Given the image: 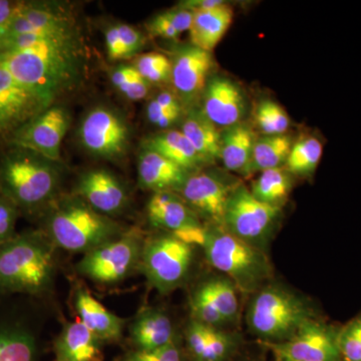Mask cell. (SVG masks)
Masks as SVG:
<instances>
[{
    "mask_svg": "<svg viewBox=\"0 0 361 361\" xmlns=\"http://www.w3.org/2000/svg\"><path fill=\"white\" fill-rule=\"evenodd\" d=\"M77 28L58 33L0 59L23 87L54 104L56 97L75 89L84 73V51Z\"/></svg>",
    "mask_w": 361,
    "mask_h": 361,
    "instance_id": "obj_1",
    "label": "cell"
},
{
    "mask_svg": "<svg viewBox=\"0 0 361 361\" xmlns=\"http://www.w3.org/2000/svg\"><path fill=\"white\" fill-rule=\"evenodd\" d=\"M61 168L30 149L13 147L0 160V195L33 212L51 205L61 187Z\"/></svg>",
    "mask_w": 361,
    "mask_h": 361,
    "instance_id": "obj_2",
    "label": "cell"
},
{
    "mask_svg": "<svg viewBox=\"0 0 361 361\" xmlns=\"http://www.w3.org/2000/svg\"><path fill=\"white\" fill-rule=\"evenodd\" d=\"M54 273V245L47 235L25 233L0 244V290L42 293Z\"/></svg>",
    "mask_w": 361,
    "mask_h": 361,
    "instance_id": "obj_3",
    "label": "cell"
},
{
    "mask_svg": "<svg viewBox=\"0 0 361 361\" xmlns=\"http://www.w3.org/2000/svg\"><path fill=\"white\" fill-rule=\"evenodd\" d=\"M51 205L45 218V235L59 248L87 253L122 235L118 223L97 212L77 195Z\"/></svg>",
    "mask_w": 361,
    "mask_h": 361,
    "instance_id": "obj_4",
    "label": "cell"
},
{
    "mask_svg": "<svg viewBox=\"0 0 361 361\" xmlns=\"http://www.w3.org/2000/svg\"><path fill=\"white\" fill-rule=\"evenodd\" d=\"M203 249L207 260L231 278L242 291L257 290L271 276L269 261L261 249L242 241L222 227L211 225Z\"/></svg>",
    "mask_w": 361,
    "mask_h": 361,
    "instance_id": "obj_5",
    "label": "cell"
},
{
    "mask_svg": "<svg viewBox=\"0 0 361 361\" xmlns=\"http://www.w3.org/2000/svg\"><path fill=\"white\" fill-rule=\"evenodd\" d=\"M311 319L307 306L290 292L270 286L262 289L248 310V325L256 336L284 341Z\"/></svg>",
    "mask_w": 361,
    "mask_h": 361,
    "instance_id": "obj_6",
    "label": "cell"
},
{
    "mask_svg": "<svg viewBox=\"0 0 361 361\" xmlns=\"http://www.w3.org/2000/svg\"><path fill=\"white\" fill-rule=\"evenodd\" d=\"M192 259L193 247L172 234L148 240L140 262L149 284L161 293H168L186 279Z\"/></svg>",
    "mask_w": 361,
    "mask_h": 361,
    "instance_id": "obj_7",
    "label": "cell"
},
{
    "mask_svg": "<svg viewBox=\"0 0 361 361\" xmlns=\"http://www.w3.org/2000/svg\"><path fill=\"white\" fill-rule=\"evenodd\" d=\"M142 244L137 233H126L85 254L78 272L102 284L122 281L141 261Z\"/></svg>",
    "mask_w": 361,
    "mask_h": 361,
    "instance_id": "obj_8",
    "label": "cell"
},
{
    "mask_svg": "<svg viewBox=\"0 0 361 361\" xmlns=\"http://www.w3.org/2000/svg\"><path fill=\"white\" fill-rule=\"evenodd\" d=\"M280 214V207L258 201L245 186L238 185L228 199L223 228L242 241L259 248L270 236Z\"/></svg>",
    "mask_w": 361,
    "mask_h": 361,
    "instance_id": "obj_9",
    "label": "cell"
},
{
    "mask_svg": "<svg viewBox=\"0 0 361 361\" xmlns=\"http://www.w3.org/2000/svg\"><path fill=\"white\" fill-rule=\"evenodd\" d=\"M78 133L85 151L97 158L120 160L129 149V123L120 113L106 106L92 109Z\"/></svg>",
    "mask_w": 361,
    "mask_h": 361,
    "instance_id": "obj_10",
    "label": "cell"
},
{
    "mask_svg": "<svg viewBox=\"0 0 361 361\" xmlns=\"http://www.w3.org/2000/svg\"><path fill=\"white\" fill-rule=\"evenodd\" d=\"M71 116L63 106H52L16 130L7 141L54 161H61V144L70 129Z\"/></svg>",
    "mask_w": 361,
    "mask_h": 361,
    "instance_id": "obj_11",
    "label": "cell"
},
{
    "mask_svg": "<svg viewBox=\"0 0 361 361\" xmlns=\"http://www.w3.org/2000/svg\"><path fill=\"white\" fill-rule=\"evenodd\" d=\"M51 106L0 65V140H8L16 130Z\"/></svg>",
    "mask_w": 361,
    "mask_h": 361,
    "instance_id": "obj_12",
    "label": "cell"
},
{
    "mask_svg": "<svg viewBox=\"0 0 361 361\" xmlns=\"http://www.w3.org/2000/svg\"><path fill=\"white\" fill-rule=\"evenodd\" d=\"M277 360L292 361H339L337 336L322 323L307 320L295 334L284 341L271 342Z\"/></svg>",
    "mask_w": 361,
    "mask_h": 361,
    "instance_id": "obj_13",
    "label": "cell"
},
{
    "mask_svg": "<svg viewBox=\"0 0 361 361\" xmlns=\"http://www.w3.org/2000/svg\"><path fill=\"white\" fill-rule=\"evenodd\" d=\"M171 59V82L183 106L195 108L205 90L213 71L214 59L210 51L194 45H185L174 52Z\"/></svg>",
    "mask_w": 361,
    "mask_h": 361,
    "instance_id": "obj_14",
    "label": "cell"
},
{
    "mask_svg": "<svg viewBox=\"0 0 361 361\" xmlns=\"http://www.w3.org/2000/svg\"><path fill=\"white\" fill-rule=\"evenodd\" d=\"M234 188L213 173L197 172L189 175L179 192L183 200L197 216L223 228L226 206Z\"/></svg>",
    "mask_w": 361,
    "mask_h": 361,
    "instance_id": "obj_15",
    "label": "cell"
},
{
    "mask_svg": "<svg viewBox=\"0 0 361 361\" xmlns=\"http://www.w3.org/2000/svg\"><path fill=\"white\" fill-rule=\"evenodd\" d=\"M201 110L216 127L230 128L242 123L247 103L243 90L223 75L209 78L201 97Z\"/></svg>",
    "mask_w": 361,
    "mask_h": 361,
    "instance_id": "obj_16",
    "label": "cell"
},
{
    "mask_svg": "<svg viewBox=\"0 0 361 361\" xmlns=\"http://www.w3.org/2000/svg\"><path fill=\"white\" fill-rule=\"evenodd\" d=\"M75 195L108 217L123 212L129 202L125 185L106 169H92L80 176Z\"/></svg>",
    "mask_w": 361,
    "mask_h": 361,
    "instance_id": "obj_17",
    "label": "cell"
},
{
    "mask_svg": "<svg viewBox=\"0 0 361 361\" xmlns=\"http://www.w3.org/2000/svg\"><path fill=\"white\" fill-rule=\"evenodd\" d=\"M139 184L151 191L179 192L190 173L152 149L142 148L137 163Z\"/></svg>",
    "mask_w": 361,
    "mask_h": 361,
    "instance_id": "obj_18",
    "label": "cell"
},
{
    "mask_svg": "<svg viewBox=\"0 0 361 361\" xmlns=\"http://www.w3.org/2000/svg\"><path fill=\"white\" fill-rule=\"evenodd\" d=\"M147 215L152 225L172 233L200 225L198 216L176 192L154 193L147 205Z\"/></svg>",
    "mask_w": 361,
    "mask_h": 361,
    "instance_id": "obj_19",
    "label": "cell"
},
{
    "mask_svg": "<svg viewBox=\"0 0 361 361\" xmlns=\"http://www.w3.org/2000/svg\"><path fill=\"white\" fill-rule=\"evenodd\" d=\"M54 361H103L102 341L78 320L68 323L54 345Z\"/></svg>",
    "mask_w": 361,
    "mask_h": 361,
    "instance_id": "obj_20",
    "label": "cell"
},
{
    "mask_svg": "<svg viewBox=\"0 0 361 361\" xmlns=\"http://www.w3.org/2000/svg\"><path fill=\"white\" fill-rule=\"evenodd\" d=\"M75 306L80 322L102 342L118 341L122 336L123 320L106 310L89 291L80 289L77 292Z\"/></svg>",
    "mask_w": 361,
    "mask_h": 361,
    "instance_id": "obj_21",
    "label": "cell"
},
{
    "mask_svg": "<svg viewBox=\"0 0 361 361\" xmlns=\"http://www.w3.org/2000/svg\"><path fill=\"white\" fill-rule=\"evenodd\" d=\"M234 13L225 4L208 11H194L190 27L192 45L206 51H212L232 25Z\"/></svg>",
    "mask_w": 361,
    "mask_h": 361,
    "instance_id": "obj_22",
    "label": "cell"
},
{
    "mask_svg": "<svg viewBox=\"0 0 361 361\" xmlns=\"http://www.w3.org/2000/svg\"><path fill=\"white\" fill-rule=\"evenodd\" d=\"M180 132L206 164L220 159L221 134L201 109L192 108L188 111Z\"/></svg>",
    "mask_w": 361,
    "mask_h": 361,
    "instance_id": "obj_23",
    "label": "cell"
},
{
    "mask_svg": "<svg viewBox=\"0 0 361 361\" xmlns=\"http://www.w3.org/2000/svg\"><path fill=\"white\" fill-rule=\"evenodd\" d=\"M142 146L165 157L189 173L206 164L180 130H168L151 135L142 142Z\"/></svg>",
    "mask_w": 361,
    "mask_h": 361,
    "instance_id": "obj_24",
    "label": "cell"
},
{
    "mask_svg": "<svg viewBox=\"0 0 361 361\" xmlns=\"http://www.w3.org/2000/svg\"><path fill=\"white\" fill-rule=\"evenodd\" d=\"M130 334L137 350H156L174 341L170 318L154 308L140 313L133 323Z\"/></svg>",
    "mask_w": 361,
    "mask_h": 361,
    "instance_id": "obj_25",
    "label": "cell"
},
{
    "mask_svg": "<svg viewBox=\"0 0 361 361\" xmlns=\"http://www.w3.org/2000/svg\"><path fill=\"white\" fill-rule=\"evenodd\" d=\"M257 139L254 130L245 123L227 128L221 134L220 159L225 168L243 174Z\"/></svg>",
    "mask_w": 361,
    "mask_h": 361,
    "instance_id": "obj_26",
    "label": "cell"
},
{
    "mask_svg": "<svg viewBox=\"0 0 361 361\" xmlns=\"http://www.w3.org/2000/svg\"><path fill=\"white\" fill-rule=\"evenodd\" d=\"M293 141L290 135H264L254 145L250 161L243 175L250 176L271 169L281 168L290 154Z\"/></svg>",
    "mask_w": 361,
    "mask_h": 361,
    "instance_id": "obj_27",
    "label": "cell"
},
{
    "mask_svg": "<svg viewBox=\"0 0 361 361\" xmlns=\"http://www.w3.org/2000/svg\"><path fill=\"white\" fill-rule=\"evenodd\" d=\"M291 189L290 173L281 167L261 173L252 185L251 193L262 203L281 208L282 204L288 198Z\"/></svg>",
    "mask_w": 361,
    "mask_h": 361,
    "instance_id": "obj_28",
    "label": "cell"
},
{
    "mask_svg": "<svg viewBox=\"0 0 361 361\" xmlns=\"http://www.w3.org/2000/svg\"><path fill=\"white\" fill-rule=\"evenodd\" d=\"M323 155V142L319 137L308 135L292 146L287 159L286 170L290 174L311 175L315 172Z\"/></svg>",
    "mask_w": 361,
    "mask_h": 361,
    "instance_id": "obj_29",
    "label": "cell"
},
{
    "mask_svg": "<svg viewBox=\"0 0 361 361\" xmlns=\"http://www.w3.org/2000/svg\"><path fill=\"white\" fill-rule=\"evenodd\" d=\"M35 339L25 330L0 329V361H33Z\"/></svg>",
    "mask_w": 361,
    "mask_h": 361,
    "instance_id": "obj_30",
    "label": "cell"
},
{
    "mask_svg": "<svg viewBox=\"0 0 361 361\" xmlns=\"http://www.w3.org/2000/svg\"><path fill=\"white\" fill-rule=\"evenodd\" d=\"M215 307L225 322L234 319L238 312V298L232 282L226 279H214L202 285Z\"/></svg>",
    "mask_w": 361,
    "mask_h": 361,
    "instance_id": "obj_31",
    "label": "cell"
},
{
    "mask_svg": "<svg viewBox=\"0 0 361 361\" xmlns=\"http://www.w3.org/2000/svg\"><path fill=\"white\" fill-rule=\"evenodd\" d=\"M254 118L259 130L265 135H285L290 127V118L286 111L268 99L258 104Z\"/></svg>",
    "mask_w": 361,
    "mask_h": 361,
    "instance_id": "obj_32",
    "label": "cell"
},
{
    "mask_svg": "<svg viewBox=\"0 0 361 361\" xmlns=\"http://www.w3.org/2000/svg\"><path fill=\"white\" fill-rule=\"evenodd\" d=\"M133 66L151 85L163 84L171 80L172 63L168 56L160 52L141 54L135 59Z\"/></svg>",
    "mask_w": 361,
    "mask_h": 361,
    "instance_id": "obj_33",
    "label": "cell"
},
{
    "mask_svg": "<svg viewBox=\"0 0 361 361\" xmlns=\"http://www.w3.org/2000/svg\"><path fill=\"white\" fill-rule=\"evenodd\" d=\"M337 344L344 360L361 361V314L337 334Z\"/></svg>",
    "mask_w": 361,
    "mask_h": 361,
    "instance_id": "obj_34",
    "label": "cell"
},
{
    "mask_svg": "<svg viewBox=\"0 0 361 361\" xmlns=\"http://www.w3.org/2000/svg\"><path fill=\"white\" fill-rule=\"evenodd\" d=\"M191 310L193 313L195 320L209 325V326H216L221 323H224L225 319L220 314L219 311L215 307L212 301L210 300L208 295L203 289L199 288L195 292L191 300Z\"/></svg>",
    "mask_w": 361,
    "mask_h": 361,
    "instance_id": "obj_35",
    "label": "cell"
},
{
    "mask_svg": "<svg viewBox=\"0 0 361 361\" xmlns=\"http://www.w3.org/2000/svg\"><path fill=\"white\" fill-rule=\"evenodd\" d=\"M231 349V341L213 326L207 329L206 344L200 361H222Z\"/></svg>",
    "mask_w": 361,
    "mask_h": 361,
    "instance_id": "obj_36",
    "label": "cell"
},
{
    "mask_svg": "<svg viewBox=\"0 0 361 361\" xmlns=\"http://www.w3.org/2000/svg\"><path fill=\"white\" fill-rule=\"evenodd\" d=\"M18 212L13 202L0 195V244L13 238Z\"/></svg>",
    "mask_w": 361,
    "mask_h": 361,
    "instance_id": "obj_37",
    "label": "cell"
},
{
    "mask_svg": "<svg viewBox=\"0 0 361 361\" xmlns=\"http://www.w3.org/2000/svg\"><path fill=\"white\" fill-rule=\"evenodd\" d=\"M123 361H182L179 348L174 341L156 350H135L126 356Z\"/></svg>",
    "mask_w": 361,
    "mask_h": 361,
    "instance_id": "obj_38",
    "label": "cell"
},
{
    "mask_svg": "<svg viewBox=\"0 0 361 361\" xmlns=\"http://www.w3.org/2000/svg\"><path fill=\"white\" fill-rule=\"evenodd\" d=\"M147 30L152 37H161L166 39H177L180 32L176 27L174 23L168 16L167 11L157 14L147 23Z\"/></svg>",
    "mask_w": 361,
    "mask_h": 361,
    "instance_id": "obj_39",
    "label": "cell"
},
{
    "mask_svg": "<svg viewBox=\"0 0 361 361\" xmlns=\"http://www.w3.org/2000/svg\"><path fill=\"white\" fill-rule=\"evenodd\" d=\"M118 28L128 59L133 58L139 54L146 44V37L139 30L130 25L118 23Z\"/></svg>",
    "mask_w": 361,
    "mask_h": 361,
    "instance_id": "obj_40",
    "label": "cell"
},
{
    "mask_svg": "<svg viewBox=\"0 0 361 361\" xmlns=\"http://www.w3.org/2000/svg\"><path fill=\"white\" fill-rule=\"evenodd\" d=\"M104 37H106V52L111 61L128 59L125 47H123L122 39H121L120 32H118V25H111L110 27H108L104 32Z\"/></svg>",
    "mask_w": 361,
    "mask_h": 361,
    "instance_id": "obj_41",
    "label": "cell"
},
{
    "mask_svg": "<svg viewBox=\"0 0 361 361\" xmlns=\"http://www.w3.org/2000/svg\"><path fill=\"white\" fill-rule=\"evenodd\" d=\"M207 231H208V228L203 227L200 224L184 228V229L172 233V234L176 238L180 240L188 245L203 247L206 242Z\"/></svg>",
    "mask_w": 361,
    "mask_h": 361,
    "instance_id": "obj_42",
    "label": "cell"
},
{
    "mask_svg": "<svg viewBox=\"0 0 361 361\" xmlns=\"http://www.w3.org/2000/svg\"><path fill=\"white\" fill-rule=\"evenodd\" d=\"M137 71L134 66L122 65L116 66L111 73V80L114 87L122 94H125L133 78L137 75Z\"/></svg>",
    "mask_w": 361,
    "mask_h": 361,
    "instance_id": "obj_43",
    "label": "cell"
},
{
    "mask_svg": "<svg viewBox=\"0 0 361 361\" xmlns=\"http://www.w3.org/2000/svg\"><path fill=\"white\" fill-rule=\"evenodd\" d=\"M149 89H151V84L137 71L123 96L130 101H141L148 97Z\"/></svg>",
    "mask_w": 361,
    "mask_h": 361,
    "instance_id": "obj_44",
    "label": "cell"
},
{
    "mask_svg": "<svg viewBox=\"0 0 361 361\" xmlns=\"http://www.w3.org/2000/svg\"><path fill=\"white\" fill-rule=\"evenodd\" d=\"M225 1L221 0H189V1H184L179 4V7L188 9V11H208V9L215 8V7L222 6Z\"/></svg>",
    "mask_w": 361,
    "mask_h": 361,
    "instance_id": "obj_45",
    "label": "cell"
},
{
    "mask_svg": "<svg viewBox=\"0 0 361 361\" xmlns=\"http://www.w3.org/2000/svg\"><path fill=\"white\" fill-rule=\"evenodd\" d=\"M20 2L0 0V26L6 25L18 11Z\"/></svg>",
    "mask_w": 361,
    "mask_h": 361,
    "instance_id": "obj_46",
    "label": "cell"
},
{
    "mask_svg": "<svg viewBox=\"0 0 361 361\" xmlns=\"http://www.w3.org/2000/svg\"><path fill=\"white\" fill-rule=\"evenodd\" d=\"M278 361H292V360H277Z\"/></svg>",
    "mask_w": 361,
    "mask_h": 361,
    "instance_id": "obj_47",
    "label": "cell"
},
{
    "mask_svg": "<svg viewBox=\"0 0 361 361\" xmlns=\"http://www.w3.org/2000/svg\"><path fill=\"white\" fill-rule=\"evenodd\" d=\"M0 59H1V56H0Z\"/></svg>",
    "mask_w": 361,
    "mask_h": 361,
    "instance_id": "obj_48",
    "label": "cell"
}]
</instances>
